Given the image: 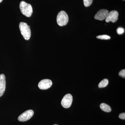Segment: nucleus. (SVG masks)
<instances>
[{"label":"nucleus","instance_id":"obj_8","mask_svg":"<svg viewBox=\"0 0 125 125\" xmlns=\"http://www.w3.org/2000/svg\"><path fill=\"white\" fill-rule=\"evenodd\" d=\"M52 85V82L48 79H45L41 80L38 83L39 88L40 89L46 90L51 88Z\"/></svg>","mask_w":125,"mask_h":125},{"label":"nucleus","instance_id":"obj_5","mask_svg":"<svg viewBox=\"0 0 125 125\" xmlns=\"http://www.w3.org/2000/svg\"><path fill=\"white\" fill-rule=\"evenodd\" d=\"M34 112L32 110H27L21 114L18 118V120L20 122H25L30 120L33 116Z\"/></svg>","mask_w":125,"mask_h":125},{"label":"nucleus","instance_id":"obj_17","mask_svg":"<svg viewBox=\"0 0 125 125\" xmlns=\"http://www.w3.org/2000/svg\"><path fill=\"white\" fill-rule=\"evenodd\" d=\"M2 0H0V3H1V2H2Z\"/></svg>","mask_w":125,"mask_h":125},{"label":"nucleus","instance_id":"obj_1","mask_svg":"<svg viewBox=\"0 0 125 125\" xmlns=\"http://www.w3.org/2000/svg\"><path fill=\"white\" fill-rule=\"evenodd\" d=\"M19 28L25 40H29L31 36L30 27L27 23L21 22L20 23Z\"/></svg>","mask_w":125,"mask_h":125},{"label":"nucleus","instance_id":"obj_16","mask_svg":"<svg viewBox=\"0 0 125 125\" xmlns=\"http://www.w3.org/2000/svg\"><path fill=\"white\" fill-rule=\"evenodd\" d=\"M119 118L121 119L125 120V113H121L119 115Z\"/></svg>","mask_w":125,"mask_h":125},{"label":"nucleus","instance_id":"obj_6","mask_svg":"<svg viewBox=\"0 0 125 125\" xmlns=\"http://www.w3.org/2000/svg\"><path fill=\"white\" fill-rule=\"evenodd\" d=\"M109 11L105 9H102L99 10L94 16V18L97 20L103 21L106 19L107 17Z\"/></svg>","mask_w":125,"mask_h":125},{"label":"nucleus","instance_id":"obj_13","mask_svg":"<svg viewBox=\"0 0 125 125\" xmlns=\"http://www.w3.org/2000/svg\"><path fill=\"white\" fill-rule=\"evenodd\" d=\"M93 2V0H83L84 5L86 7H88L91 5Z\"/></svg>","mask_w":125,"mask_h":125},{"label":"nucleus","instance_id":"obj_15","mask_svg":"<svg viewBox=\"0 0 125 125\" xmlns=\"http://www.w3.org/2000/svg\"><path fill=\"white\" fill-rule=\"evenodd\" d=\"M119 75L123 78H125V70L123 69L121 70L119 73Z\"/></svg>","mask_w":125,"mask_h":125},{"label":"nucleus","instance_id":"obj_2","mask_svg":"<svg viewBox=\"0 0 125 125\" xmlns=\"http://www.w3.org/2000/svg\"><path fill=\"white\" fill-rule=\"evenodd\" d=\"M20 9L21 13L27 17H31L33 13L32 7L30 4L24 1H21L20 4Z\"/></svg>","mask_w":125,"mask_h":125},{"label":"nucleus","instance_id":"obj_3","mask_svg":"<svg viewBox=\"0 0 125 125\" xmlns=\"http://www.w3.org/2000/svg\"><path fill=\"white\" fill-rule=\"evenodd\" d=\"M69 17L65 11L62 10L58 13L57 17V22L59 26L62 27L67 24Z\"/></svg>","mask_w":125,"mask_h":125},{"label":"nucleus","instance_id":"obj_19","mask_svg":"<svg viewBox=\"0 0 125 125\" xmlns=\"http://www.w3.org/2000/svg\"><path fill=\"white\" fill-rule=\"evenodd\" d=\"M123 0V1H125V0Z\"/></svg>","mask_w":125,"mask_h":125},{"label":"nucleus","instance_id":"obj_18","mask_svg":"<svg viewBox=\"0 0 125 125\" xmlns=\"http://www.w3.org/2000/svg\"><path fill=\"white\" fill-rule=\"evenodd\" d=\"M56 125V124H55V125Z\"/></svg>","mask_w":125,"mask_h":125},{"label":"nucleus","instance_id":"obj_10","mask_svg":"<svg viewBox=\"0 0 125 125\" xmlns=\"http://www.w3.org/2000/svg\"><path fill=\"white\" fill-rule=\"evenodd\" d=\"M100 107L102 111L106 112H110L112 111L111 107L104 103L101 104L100 105Z\"/></svg>","mask_w":125,"mask_h":125},{"label":"nucleus","instance_id":"obj_4","mask_svg":"<svg viewBox=\"0 0 125 125\" xmlns=\"http://www.w3.org/2000/svg\"><path fill=\"white\" fill-rule=\"evenodd\" d=\"M73 102V97L70 94H66L62 99L61 105L63 107L65 108H69L71 106Z\"/></svg>","mask_w":125,"mask_h":125},{"label":"nucleus","instance_id":"obj_12","mask_svg":"<svg viewBox=\"0 0 125 125\" xmlns=\"http://www.w3.org/2000/svg\"><path fill=\"white\" fill-rule=\"evenodd\" d=\"M96 38L102 40H109L111 39V37L107 35H99L97 36Z\"/></svg>","mask_w":125,"mask_h":125},{"label":"nucleus","instance_id":"obj_7","mask_svg":"<svg viewBox=\"0 0 125 125\" xmlns=\"http://www.w3.org/2000/svg\"><path fill=\"white\" fill-rule=\"evenodd\" d=\"M118 11L115 10H112L109 12L105 21L107 22H109L110 21L113 23L115 22L118 20Z\"/></svg>","mask_w":125,"mask_h":125},{"label":"nucleus","instance_id":"obj_11","mask_svg":"<svg viewBox=\"0 0 125 125\" xmlns=\"http://www.w3.org/2000/svg\"><path fill=\"white\" fill-rule=\"evenodd\" d=\"M108 83L109 82H108V80L107 79H104L99 84V88H103L106 87L108 84Z\"/></svg>","mask_w":125,"mask_h":125},{"label":"nucleus","instance_id":"obj_14","mask_svg":"<svg viewBox=\"0 0 125 125\" xmlns=\"http://www.w3.org/2000/svg\"><path fill=\"white\" fill-rule=\"evenodd\" d=\"M125 32V29L123 28L119 27L117 29V32L119 35L122 34Z\"/></svg>","mask_w":125,"mask_h":125},{"label":"nucleus","instance_id":"obj_9","mask_svg":"<svg viewBox=\"0 0 125 125\" xmlns=\"http://www.w3.org/2000/svg\"><path fill=\"white\" fill-rule=\"evenodd\" d=\"M5 76L4 74H0V97L4 94L6 89Z\"/></svg>","mask_w":125,"mask_h":125}]
</instances>
